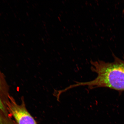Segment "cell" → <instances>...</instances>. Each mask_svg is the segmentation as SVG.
I'll list each match as a JSON object with an SVG mask.
<instances>
[{"instance_id":"1","label":"cell","mask_w":124,"mask_h":124,"mask_svg":"<svg viewBox=\"0 0 124 124\" xmlns=\"http://www.w3.org/2000/svg\"><path fill=\"white\" fill-rule=\"evenodd\" d=\"M113 56L114 60L111 62L100 60L91 61V70L97 74L96 78L90 81L76 82L72 87L86 86L89 90L103 87L124 91V58L122 60L114 55Z\"/></svg>"},{"instance_id":"2","label":"cell","mask_w":124,"mask_h":124,"mask_svg":"<svg viewBox=\"0 0 124 124\" xmlns=\"http://www.w3.org/2000/svg\"><path fill=\"white\" fill-rule=\"evenodd\" d=\"M8 105L9 112L17 124H37L24 104H18L11 99L9 101Z\"/></svg>"},{"instance_id":"3","label":"cell","mask_w":124,"mask_h":124,"mask_svg":"<svg viewBox=\"0 0 124 124\" xmlns=\"http://www.w3.org/2000/svg\"><path fill=\"white\" fill-rule=\"evenodd\" d=\"M5 111V109L4 108V106L0 99V122L3 120V112Z\"/></svg>"}]
</instances>
